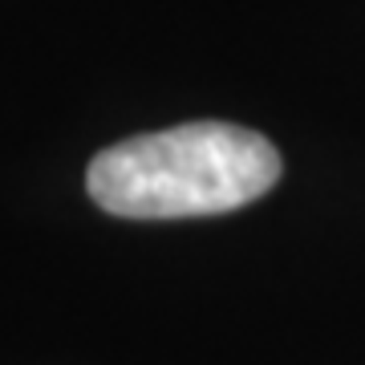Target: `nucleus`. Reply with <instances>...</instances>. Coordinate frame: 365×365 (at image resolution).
<instances>
[{
	"mask_svg": "<svg viewBox=\"0 0 365 365\" xmlns=\"http://www.w3.org/2000/svg\"><path fill=\"white\" fill-rule=\"evenodd\" d=\"M280 155L232 122H182L106 146L86 170L90 199L122 220L223 215L272 191Z\"/></svg>",
	"mask_w": 365,
	"mask_h": 365,
	"instance_id": "obj_1",
	"label": "nucleus"
}]
</instances>
